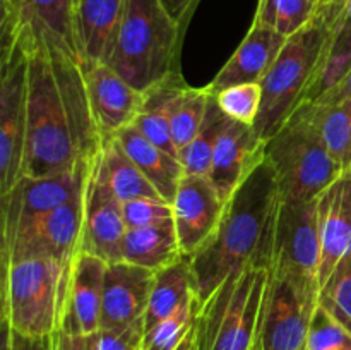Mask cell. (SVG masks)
Instances as JSON below:
<instances>
[{
  "label": "cell",
  "mask_w": 351,
  "mask_h": 350,
  "mask_svg": "<svg viewBox=\"0 0 351 350\" xmlns=\"http://www.w3.org/2000/svg\"><path fill=\"white\" fill-rule=\"evenodd\" d=\"M178 350H197V347H195V326H194V329L189 333L187 338L184 340V343L178 347Z\"/></svg>",
  "instance_id": "44"
},
{
  "label": "cell",
  "mask_w": 351,
  "mask_h": 350,
  "mask_svg": "<svg viewBox=\"0 0 351 350\" xmlns=\"http://www.w3.org/2000/svg\"><path fill=\"white\" fill-rule=\"evenodd\" d=\"M125 232L122 202L103 180L95 158L84 184V218L79 250L95 254L106 263L122 261Z\"/></svg>",
  "instance_id": "12"
},
{
  "label": "cell",
  "mask_w": 351,
  "mask_h": 350,
  "mask_svg": "<svg viewBox=\"0 0 351 350\" xmlns=\"http://www.w3.org/2000/svg\"><path fill=\"white\" fill-rule=\"evenodd\" d=\"M113 136L119 141L120 146L123 148V151L129 154L130 160L137 165V168L154 185L158 194L165 201H173L178 184H180L182 177L185 175L180 160L173 156V154L167 153L165 150H161L154 143H151L137 129L136 124L117 130Z\"/></svg>",
  "instance_id": "23"
},
{
  "label": "cell",
  "mask_w": 351,
  "mask_h": 350,
  "mask_svg": "<svg viewBox=\"0 0 351 350\" xmlns=\"http://www.w3.org/2000/svg\"><path fill=\"white\" fill-rule=\"evenodd\" d=\"M269 275V266L250 264L219 285L199 309L195 321L197 350L257 349Z\"/></svg>",
  "instance_id": "6"
},
{
  "label": "cell",
  "mask_w": 351,
  "mask_h": 350,
  "mask_svg": "<svg viewBox=\"0 0 351 350\" xmlns=\"http://www.w3.org/2000/svg\"><path fill=\"white\" fill-rule=\"evenodd\" d=\"M27 141V55L19 41H2L0 57V196L24 177Z\"/></svg>",
  "instance_id": "8"
},
{
  "label": "cell",
  "mask_w": 351,
  "mask_h": 350,
  "mask_svg": "<svg viewBox=\"0 0 351 350\" xmlns=\"http://www.w3.org/2000/svg\"><path fill=\"white\" fill-rule=\"evenodd\" d=\"M314 14L311 0H259L254 19L290 38L307 26Z\"/></svg>",
  "instance_id": "33"
},
{
  "label": "cell",
  "mask_w": 351,
  "mask_h": 350,
  "mask_svg": "<svg viewBox=\"0 0 351 350\" xmlns=\"http://www.w3.org/2000/svg\"><path fill=\"white\" fill-rule=\"evenodd\" d=\"M194 301H197L195 280L187 256L154 271V281L144 312V331Z\"/></svg>",
  "instance_id": "26"
},
{
  "label": "cell",
  "mask_w": 351,
  "mask_h": 350,
  "mask_svg": "<svg viewBox=\"0 0 351 350\" xmlns=\"http://www.w3.org/2000/svg\"><path fill=\"white\" fill-rule=\"evenodd\" d=\"M348 172H351V168H350V170H348Z\"/></svg>",
  "instance_id": "49"
},
{
  "label": "cell",
  "mask_w": 351,
  "mask_h": 350,
  "mask_svg": "<svg viewBox=\"0 0 351 350\" xmlns=\"http://www.w3.org/2000/svg\"><path fill=\"white\" fill-rule=\"evenodd\" d=\"M225 120L226 115L219 108L215 93H211L208 112H206L204 122H202L197 136L184 150H180V163L184 167L185 174L209 175L216 141H218V136L221 132Z\"/></svg>",
  "instance_id": "30"
},
{
  "label": "cell",
  "mask_w": 351,
  "mask_h": 350,
  "mask_svg": "<svg viewBox=\"0 0 351 350\" xmlns=\"http://www.w3.org/2000/svg\"><path fill=\"white\" fill-rule=\"evenodd\" d=\"M264 154L287 202L315 201L345 172L300 110L264 144Z\"/></svg>",
  "instance_id": "7"
},
{
  "label": "cell",
  "mask_w": 351,
  "mask_h": 350,
  "mask_svg": "<svg viewBox=\"0 0 351 350\" xmlns=\"http://www.w3.org/2000/svg\"><path fill=\"white\" fill-rule=\"evenodd\" d=\"M199 0H163L165 9L168 10L171 19L180 26L182 31H185L187 23L191 21L192 12L197 7Z\"/></svg>",
  "instance_id": "41"
},
{
  "label": "cell",
  "mask_w": 351,
  "mask_h": 350,
  "mask_svg": "<svg viewBox=\"0 0 351 350\" xmlns=\"http://www.w3.org/2000/svg\"><path fill=\"white\" fill-rule=\"evenodd\" d=\"M3 326V347L2 350H53L51 349V336L45 338H31L14 333L5 323Z\"/></svg>",
  "instance_id": "39"
},
{
  "label": "cell",
  "mask_w": 351,
  "mask_h": 350,
  "mask_svg": "<svg viewBox=\"0 0 351 350\" xmlns=\"http://www.w3.org/2000/svg\"><path fill=\"white\" fill-rule=\"evenodd\" d=\"M27 55V141L24 177H51L88 167L103 134L93 113L82 62L21 24H2V41Z\"/></svg>",
  "instance_id": "1"
},
{
  "label": "cell",
  "mask_w": 351,
  "mask_h": 350,
  "mask_svg": "<svg viewBox=\"0 0 351 350\" xmlns=\"http://www.w3.org/2000/svg\"><path fill=\"white\" fill-rule=\"evenodd\" d=\"M154 271L136 264L108 263L103 283L101 328L123 329L144 321Z\"/></svg>",
  "instance_id": "16"
},
{
  "label": "cell",
  "mask_w": 351,
  "mask_h": 350,
  "mask_svg": "<svg viewBox=\"0 0 351 350\" xmlns=\"http://www.w3.org/2000/svg\"><path fill=\"white\" fill-rule=\"evenodd\" d=\"M216 102L228 119L252 126L259 115L263 103V86L261 82H243L230 86L215 93Z\"/></svg>",
  "instance_id": "35"
},
{
  "label": "cell",
  "mask_w": 351,
  "mask_h": 350,
  "mask_svg": "<svg viewBox=\"0 0 351 350\" xmlns=\"http://www.w3.org/2000/svg\"><path fill=\"white\" fill-rule=\"evenodd\" d=\"M84 189L72 201L2 229V261L48 257L72 261L81 249Z\"/></svg>",
  "instance_id": "9"
},
{
  "label": "cell",
  "mask_w": 351,
  "mask_h": 350,
  "mask_svg": "<svg viewBox=\"0 0 351 350\" xmlns=\"http://www.w3.org/2000/svg\"><path fill=\"white\" fill-rule=\"evenodd\" d=\"M324 95L335 96V98H345V100H350V102H351V69L348 72H346L345 78H343L341 81H339L338 84L335 86V88H331L328 93H324ZM324 95H322V96H324Z\"/></svg>",
  "instance_id": "43"
},
{
  "label": "cell",
  "mask_w": 351,
  "mask_h": 350,
  "mask_svg": "<svg viewBox=\"0 0 351 350\" xmlns=\"http://www.w3.org/2000/svg\"><path fill=\"white\" fill-rule=\"evenodd\" d=\"M93 113L103 136L132 126L143 106L144 93L134 88L105 62H82Z\"/></svg>",
  "instance_id": "14"
},
{
  "label": "cell",
  "mask_w": 351,
  "mask_h": 350,
  "mask_svg": "<svg viewBox=\"0 0 351 350\" xmlns=\"http://www.w3.org/2000/svg\"><path fill=\"white\" fill-rule=\"evenodd\" d=\"M88 167L75 168L51 177H23L2 199V229L12 226L29 216L48 213L82 192L88 177Z\"/></svg>",
  "instance_id": "15"
},
{
  "label": "cell",
  "mask_w": 351,
  "mask_h": 350,
  "mask_svg": "<svg viewBox=\"0 0 351 350\" xmlns=\"http://www.w3.org/2000/svg\"><path fill=\"white\" fill-rule=\"evenodd\" d=\"M197 301L184 305L180 311L171 314L170 318L156 323L153 328L144 331L143 349L141 350H178V347L184 343L189 333L194 329L195 321L199 314Z\"/></svg>",
  "instance_id": "34"
},
{
  "label": "cell",
  "mask_w": 351,
  "mask_h": 350,
  "mask_svg": "<svg viewBox=\"0 0 351 350\" xmlns=\"http://www.w3.org/2000/svg\"><path fill=\"white\" fill-rule=\"evenodd\" d=\"M264 144L252 126L226 117L216 141L211 172L208 175L223 201L226 202L232 198L254 165L263 158Z\"/></svg>",
  "instance_id": "18"
},
{
  "label": "cell",
  "mask_w": 351,
  "mask_h": 350,
  "mask_svg": "<svg viewBox=\"0 0 351 350\" xmlns=\"http://www.w3.org/2000/svg\"><path fill=\"white\" fill-rule=\"evenodd\" d=\"M343 170L351 168V102L324 95L298 106ZM295 110V112H297Z\"/></svg>",
  "instance_id": "24"
},
{
  "label": "cell",
  "mask_w": 351,
  "mask_h": 350,
  "mask_svg": "<svg viewBox=\"0 0 351 350\" xmlns=\"http://www.w3.org/2000/svg\"><path fill=\"white\" fill-rule=\"evenodd\" d=\"M180 257H184V254L173 220L139 229H127L122 249V261L125 263L158 271L177 263Z\"/></svg>",
  "instance_id": "27"
},
{
  "label": "cell",
  "mask_w": 351,
  "mask_h": 350,
  "mask_svg": "<svg viewBox=\"0 0 351 350\" xmlns=\"http://www.w3.org/2000/svg\"><path fill=\"white\" fill-rule=\"evenodd\" d=\"M346 0H321L317 5V9H315V12H321L324 14L326 17H328L329 23H335V19L338 17L339 10L343 9V5H345Z\"/></svg>",
  "instance_id": "42"
},
{
  "label": "cell",
  "mask_w": 351,
  "mask_h": 350,
  "mask_svg": "<svg viewBox=\"0 0 351 350\" xmlns=\"http://www.w3.org/2000/svg\"><path fill=\"white\" fill-rule=\"evenodd\" d=\"M2 2H23V0H2Z\"/></svg>",
  "instance_id": "47"
},
{
  "label": "cell",
  "mask_w": 351,
  "mask_h": 350,
  "mask_svg": "<svg viewBox=\"0 0 351 350\" xmlns=\"http://www.w3.org/2000/svg\"><path fill=\"white\" fill-rule=\"evenodd\" d=\"M312 2V5H314V9H317V5H319V2H321V0H311Z\"/></svg>",
  "instance_id": "46"
},
{
  "label": "cell",
  "mask_w": 351,
  "mask_h": 350,
  "mask_svg": "<svg viewBox=\"0 0 351 350\" xmlns=\"http://www.w3.org/2000/svg\"><path fill=\"white\" fill-rule=\"evenodd\" d=\"M75 3H77V0H75Z\"/></svg>",
  "instance_id": "48"
},
{
  "label": "cell",
  "mask_w": 351,
  "mask_h": 350,
  "mask_svg": "<svg viewBox=\"0 0 351 350\" xmlns=\"http://www.w3.org/2000/svg\"><path fill=\"white\" fill-rule=\"evenodd\" d=\"M185 88L187 84L182 81L178 71L171 72L165 81L144 91L143 106L134 122L151 143L177 156L178 160H180V151L175 146L171 136V115H173L175 103Z\"/></svg>",
  "instance_id": "25"
},
{
  "label": "cell",
  "mask_w": 351,
  "mask_h": 350,
  "mask_svg": "<svg viewBox=\"0 0 351 350\" xmlns=\"http://www.w3.org/2000/svg\"><path fill=\"white\" fill-rule=\"evenodd\" d=\"M182 36L184 31L165 9L163 0H123L115 47L106 64L144 93L177 71Z\"/></svg>",
  "instance_id": "4"
},
{
  "label": "cell",
  "mask_w": 351,
  "mask_h": 350,
  "mask_svg": "<svg viewBox=\"0 0 351 350\" xmlns=\"http://www.w3.org/2000/svg\"><path fill=\"white\" fill-rule=\"evenodd\" d=\"M287 40L288 38L276 30L254 19L247 36L216 74L208 89L211 93H218L243 82H261L269 72Z\"/></svg>",
  "instance_id": "20"
},
{
  "label": "cell",
  "mask_w": 351,
  "mask_h": 350,
  "mask_svg": "<svg viewBox=\"0 0 351 350\" xmlns=\"http://www.w3.org/2000/svg\"><path fill=\"white\" fill-rule=\"evenodd\" d=\"M108 263L79 250L72 259L67 305L58 331L75 336L95 335L101 328V302Z\"/></svg>",
  "instance_id": "17"
},
{
  "label": "cell",
  "mask_w": 351,
  "mask_h": 350,
  "mask_svg": "<svg viewBox=\"0 0 351 350\" xmlns=\"http://www.w3.org/2000/svg\"><path fill=\"white\" fill-rule=\"evenodd\" d=\"M51 349L53 350H96L95 336H75L64 331H57L51 336Z\"/></svg>",
  "instance_id": "40"
},
{
  "label": "cell",
  "mask_w": 351,
  "mask_h": 350,
  "mask_svg": "<svg viewBox=\"0 0 351 350\" xmlns=\"http://www.w3.org/2000/svg\"><path fill=\"white\" fill-rule=\"evenodd\" d=\"M329 34L331 23L324 14L315 12L307 26L288 38L261 81L263 103L254 130L263 143H267L305 102L326 54Z\"/></svg>",
  "instance_id": "5"
},
{
  "label": "cell",
  "mask_w": 351,
  "mask_h": 350,
  "mask_svg": "<svg viewBox=\"0 0 351 350\" xmlns=\"http://www.w3.org/2000/svg\"><path fill=\"white\" fill-rule=\"evenodd\" d=\"M351 69V0H346L331 24L326 54L305 102H314L335 88ZM304 102V103H305Z\"/></svg>",
  "instance_id": "29"
},
{
  "label": "cell",
  "mask_w": 351,
  "mask_h": 350,
  "mask_svg": "<svg viewBox=\"0 0 351 350\" xmlns=\"http://www.w3.org/2000/svg\"><path fill=\"white\" fill-rule=\"evenodd\" d=\"M321 233L317 199L278 205L269 270L319 285ZM321 287V285H319Z\"/></svg>",
  "instance_id": "11"
},
{
  "label": "cell",
  "mask_w": 351,
  "mask_h": 350,
  "mask_svg": "<svg viewBox=\"0 0 351 350\" xmlns=\"http://www.w3.org/2000/svg\"><path fill=\"white\" fill-rule=\"evenodd\" d=\"M319 285L271 271L257 350H305Z\"/></svg>",
  "instance_id": "10"
},
{
  "label": "cell",
  "mask_w": 351,
  "mask_h": 350,
  "mask_svg": "<svg viewBox=\"0 0 351 350\" xmlns=\"http://www.w3.org/2000/svg\"><path fill=\"white\" fill-rule=\"evenodd\" d=\"M321 266L319 285L324 283L351 249V172H343L317 198Z\"/></svg>",
  "instance_id": "19"
},
{
  "label": "cell",
  "mask_w": 351,
  "mask_h": 350,
  "mask_svg": "<svg viewBox=\"0 0 351 350\" xmlns=\"http://www.w3.org/2000/svg\"><path fill=\"white\" fill-rule=\"evenodd\" d=\"M343 345H351V333L317 305L308 328L305 350H329Z\"/></svg>",
  "instance_id": "36"
},
{
  "label": "cell",
  "mask_w": 351,
  "mask_h": 350,
  "mask_svg": "<svg viewBox=\"0 0 351 350\" xmlns=\"http://www.w3.org/2000/svg\"><path fill=\"white\" fill-rule=\"evenodd\" d=\"M96 350H141L144 338V321L123 329H99L95 333Z\"/></svg>",
  "instance_id": "38"
},
{
  "label": "cell",
  "mask_w": 351,
  "mask_h": 350,
  "mask_svg": "<svg viewBox=\"0 0 351 350\" xmlns=\"http://www.w3.org/2000/svg\"><path fill=\"white\" fill-rule=\"evenodd\" d=\"M280 192L273 168L263 154L226 201L215 232L201 249L189 256L199 305L219 285L250 264L269 266Z\"/></svg>",
  "instance_id": "2"
},
{
  "label": "cell",
  "mask_w": 351,
  "mask_h": 350,
  "mask_svg": "<svg viewBox=\"0 0 351 350\" xmlns=\"http://www.w3.org/2000/svg\"><path fill=\"white\" fill-rule=\"evenodd\" d=\"M96 167L110 191L122 205L141 198H161L113 134L103 137L101 150L96 156Z\"/></svg>",
  "instance_id": "28"
},
{
  "label": "cell",
  "mask_w": 351,
  "mask_h": 350,
  "mask_svg": "<svg viewBox=\"0 0 351 350\" xmlns=\"http://www.w3.org/2000/svg\"><path fill=\"white\" fill-rule=\"evenodd\" d=\"M211 91L206 88H187L180 93L171 115V136L178 151L184 150L201 129L208 112Z\"/></svg>",
  "instance_id": "31"
},
{
  "label": "cell",
  "mask_w": 351,
  "mask_h": 350,
  "mask_svg": "<svg viewBox=\"0 0 351 350\" xmlns=\"http://www.w3.org/2000/svg\"><path fill=\"white\" fill-rule=\"evenodd\" d=\"M123 0H77L75 31L82 62H108L115 47Z\"/></svg>",
  "instance_id": "21"
},
{
  "label": "cell",
  "mask_w": 351,
  "mask_h": 350,
  "mask_svg": "<svg viewBox=\"0 0 351 350\" xmlns=\"http://www.w3.org/2000/svg\"><path fill=\"white\" fill-rule=\"evenodd\" d=\"M329 350H351V345H343V347H335V349Z\"/></svg>",
  "instance_id": "45"
},
{
  "label": "cell",
  "mask_w": 351,
  "mask_h": 350,
  "mask_svg": "<svg viewBox=\"0 0 351 350\" xmlns=\"http://www.w3.org/2000/svg\"><path fill=\"white\" fill-rule=\"evenodd\" d=\"M2 266V323L17 335L53 336L67 305L72 261L21 257Z\"/></svg>",
  "instance_id": "3"
},
{
  "label": "cell",
  "mask_w": 351,
  "mask_h": 350,
  "mask_svg": "<svg viewBox=\"0 0 351 350\" xmlns=\"http://www.w3.org/2000/svg\"><path fill=\"white\" fill-rule=\"evenodd\" d=\"M319 307L351 333V249L319 288Z\"/></svg>",
  "instance_id": "32"
},
{
  "label": "cell",
  "mask_w": 351,
  "mask_h": 350,
  "mask_svg": "<svg viewBox=\"0 0 351 350\" xmlns=\"http://www.w3.org/2000/svg\"><path fill=\"white\" fill-rule=\"evenodd\" d=\"M122 209L127 229H139V226L173 220L171 202L165 201L163 198L134 199V201L123 202Z\"/></svg>",
  "instance_id": "37"
},
{
  "label": "cell",
  "mask_w": 351,
  "mask_h": 350,
  "mask_svg": "<svg viewBox=\"0 0 351 350\" xmlns=\"http://www.w3.org/2000/svg\"><path fill=\"white\" fill-rule=\"evenodd\" d=\"M2 14L16 17L27 30L43 34L81 60L75 31V0H23L19 3H2Z\"/></svg>",
  "instance_id": "22"
},
{
  "label": "cell",
  "mask_w": 351,
  "mask_h": 350,
  "mask_svg": "<svg viewBox=\"0 0 351 350\" xmlns=\"http://www.w3.org/2000/svg\"><path fill=\"white\" fill-rule=\"evenodd\" d=\"M256 350H257V349H256Z\"/></svg>",
  "instance_id": "50"
},
{
  "label": "cell",
  "mask_w": 351,
  "mask_h": 350,
  "mask_svg": "<svg viewBox=\"0 0 351 350\" xmlns=\"http://www.w3.org/2000/svg\"><path fill=\"white\" fill-rule=\"evenodd\" d=\"M226 202L208 175L185 174L171 201L173 225L184 256H192L211 237Z\"/></svg>",
  "instance_id": "13"
}]
</instances>
